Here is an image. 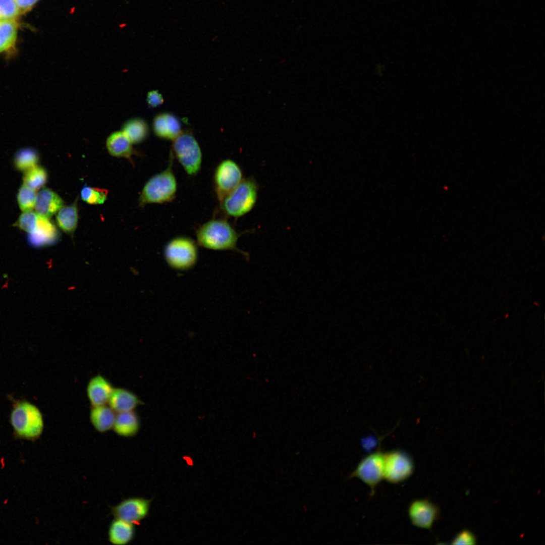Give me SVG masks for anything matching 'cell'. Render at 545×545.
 <instances>
[{"label":"cell","instance_id":"6da1fadb","mask_svg":"<svg viewBox=\"0 0 545 545\" xmlns=\"http://www.w3.org/2000/svg\"><path fill=\"white\" fill-rule=\"evenodd\" d=\"M241 234L224 218H213L200 226L196 230L197 243L201 246L213 250H233L249 259V254L237 248L238 240Z\"/></svg>","mask_w":545,"mask_h":545},{"label":"cell","instance_id":"7a4b0ae2","mask_svg":"<svg viewBox=\"0 0 545 545\" xmlns=\"http://www.w3.org/2000/svg\"><path fill=\"white\" fill-rule=\"evenodd\" d=\"M10 422L15 435L27 440H36L44 429L43 415L39 408L26 400H15L10 415Z\"/></svg>","mask_w":545,"mask_h":545},{"label":"cell","instance_id":"3957f363","mask_svg":"<svg viewBox=\"0 0 545 545\" xmlns=\"http://www.w3.org/2000/svg\"><path fill=\"white\" fill-rule=\"evenodd\" d=\"M173 158L171 151L167 167L152 176L145 183L139 197L141 206L149 204L169 203L175 198L178 183L173 170Z\"/></svg>","mask_w":545,"mask_h":545},{"label":"cell","instance_id":"277c9868","mask_svg":"<svg viewBox=\"0 0 545 545\" xmlns=\"http://www.w3.org/2000/svg\"><path fill=\"white\" fill-rule=\"evenodd\" d=\"M259 185L253 177L242 182L221 201L220 209L226 216L238 219L250 212L258 198Z\"/></svg>","mask_w":545,"mask_h":545},{"label":"cell","instance_id":"5b68a950","mask_svg":"<svg viewBox=\"0 0 545 545\" xmlns=\"http://www.w3.org/2000/svg\"><path fill=\"white\" fill-rule=\"evenodd\" d=\"M173 151L174 155L186 173L194 176L200 172L202 162L201 148L189 131H182L173 140Z\"/></svg>","mask_w":545,"mask_h":545},{"label":"cell","instance_id":"8992f818","mask_svg":"<svg viewBox=\"0 0 545 545\" xmlns=\"http://www.w3.org/2000/svg\"><path fill=\"white\" fill-rule=\"evenodd\" d=\"M197 247L191 238L177 236L170 240L164 248V255L169 265L178 270L192 267L197 258Z\"/></svg>","mask_w":545,"mask_h":545},{"label":"cell","instance_id":"52a82bcc","mask_svg":"<svg viewBox=\"0 0 545 545\" xmlns=\"http://www.w3.org/2000/svg\"><path fill=\"white\" fill-rule=\"evenodd\" d=\"M243 179L242 170L237 162L227 158L219 162L214 170L213 177L214 191L219 202Z\"/></svg>","mask_w":545,"mask_h":545},{"label":"cell","instance_id":"ba28073f","mask_svg":"<svg viewBox=\"0 0 545 545\" xmlns=\"http://www.w3.org/2000/svg\"><path fill=\"white\" fill-rule=\"evenodd\" d=\"M384 463L385 453L378 449L361 460L349 477L358 478L367 485L372 496L384 479Z\"/></svg>","mask_w":545,"mask_h":545},{"label":"cell","instance_id":"9c48e42d","mask_svg":"<svg viewBox=\"0 0 545 545\" xmlns=\"http://www.w3.org/2000/svg\"><path fill=\"white\" fill-rule=\"evenodd\" d=\"M414 464L412 457L400 450L385 453L384 479L393 484L401 483L413 474Z\"/></svg>","mask_w":545,"mask_h":545},{"label":"cell","instance_id":"30bf717a","mask_svg":"<svg viewBox=\"0 0 545 545\" xmlns=\"http://www.w3.org/2000/svg\"><path fill=\"white\" fill-rule=\"evenodd\" d=\"M150 501L142 498H129L112 507L111 513L115 518L133 524L138 523L147 515Z\"/></svg>","mask_w":545,"mask_h":545},{"label":"cell","instance_id":"8fae6325","mask_svg":"<svg viewBox=\"0 0 545 545\" xmlns=\"http://www.w3.org/2000/svg\"><path fill=\"white\" fill-rule=\"evenodd\" d=\"M439 513L438 506L426 499L413 500L408 508V515L411 524L421 529H430Z\"/></svg>","mask_w":545,"mask_h":545},{"label":"cell","instance_id":"7c38bea8","mask_svg":"<svg viewBox=\"0 0 545 545\" xmlns=\"http://www.w3.org/2000/svg\"><path fill=\"white\" fill-rule=\"evenodd\" d=\"M110 381L101 374L92 376L86 387V394L91 406L106 404L114 389Z\"/></svg>","mask_w":545,"mask_h":545},{"label":"cell","instance_id":"4fadbf2b","mask_svg":"<svg viewBox=\"0 0 545 545\" xmlns=\"http://www.w3.org/2000/svg\"><path fill=\"white\" fill-rule=\"evenodd\" d=\"M152 128L158 138L173 140L182 132L181 125L178 118L169 113H162L153 119Z\"/></svg>","mask_w":545,"mask_h":545},{"label":"cell","instance_id":"5bb4252c","mask_svg":"<svg viewBox=\"0 0 545 545\" xmlns=\"http://www.w3.org/2000/svg\"><path fill=\"white\" fill-rule=\"evenodd\" d=\"M58 238L55 226L48 218L39 215L34 231L29 234L28 241L33 246L42 247L52 244Z\"/></svg>","mask_w":545,"mask_h":545},{"label":"cell","instance_id":"9a60e30c","mask_svg":"<svg viewBox=\"0 0 545 545\" xmlns=\"http://www.w3.org/2000/svg\"><path fill=\"white\" fill-rule=\"evenodd\" d=\"M63 206L62 198L48 188H44L37 194L34 208L36 212L42 216L49 219Z\"/></svg>","mask_w":545,"mask_h":545},{"label":"cell","instance_id":"2e32d148","mask_svg":"<svg viewBox=\"0 0 545 545\" xmlns=\"http://www.w3.org/2000/svg\"><path fill=\"white\" fill-rule=\"evenodd\" d=\"M142 404L136 394L123 388H114L108 401V405L116 413L134 410Z\"/></svg>","mask_w":545,"mask_h":545},{"label":"cell","instance_id":"e0dca14e","mask_svg":"<svg viewBox=\"0 0 545 545\" xmlns=\"http://www.w3.org/2000/svg\"><path fill=\"white\" fill-rule=\"evenodd\" d=\"M140 426L138 414L132 410L117 413L113 429L120 437L130 438L137 434Z\"/></svg>","mask_w":545,"mask_h":545},{"label":"cell","instance_id":"ac0fdd59","mask_svg":"<svg viewBox=\"0 0 545 545\" xmlns=\"http://www.w3.org/2000/svg\"><path fill=\"white\" fill-rule=\"evenodd\" d=\"M116 414L108 405L91 406L89 419L97 431L104 433L113 429Z\"/></svg>","mask_w":545,"mask_h":545},{"label":"cell","instance_id":"d6986e66","mask_svg":"<svg viewBox=\"0 0 545 545\" xmlns=\"http://www.w3.org/2000/svg\"><path fill=\"white\" fill-rule=\"evenodd\" d=\"M135 535L134 524L124 520L115 518L109 526L108 538L113 544H127L134 539Z\"/></svg>","mask_w":545,"mask_h":545},{"label":"cell","instance_id":"ffe728a7","mask_svg":"<svg viewBox=\"0 0 545 545\" xmlns=\"http://www.w3.org/2000/svg\"><path fill=\"white\" fill-rule=\"evenodd\" d=\"M19 24L16 19L0 20V53L10 55L16 50Z\"/></svg>","mask_w":545,"mask_h":545},{"label":"cell","instance_id":"44dd1931","mask_svg":"<svg viewBox=\"0 0 545 545\" xmlns=\"http://www.w3.org/2000/svg\"><path fill=\"white\" fill-rule=\"evenodd\" d=\"M133 143L121 130L112 133L106 140V148L113 156L130 158L134 153Z\"/></svg>","mask_w":545,"mask_h":545},{"label":"cell","instance_id":"7402d4cb","mask_svg":"<svg viewBox=\"0 0 545 545\" xmlns=\"http://www.w3.org/2000/svg\"><path fill=\"white\" fill-rule=\"evenodd\" d=\"M121 131L133 144H138L145 140L149 133V128L144 120L134 118L126 121L123 124Z\"/></svg>","mask_w":545,"mask_h":545},{"label":"cell","instance_id":"603a6c76","mask_svg":"<svg viewBox=\"0 0 545 545\" xmlns=\"http://www.w3.org/2000/svg\"><path fill=\"white\" fill-rule=\"evenodd\" d=\"M78 212L77 202L63 206L58 212L56 220L58 226L64 232L71 234L75 231L78 223Z\"/></svg>","mask_w":545,"mask_h":545},{"label":"cell","instance_id":"cb8c5ba5","mask_svg":"<svg viewBox=\"0 0 545 545\" xmlns=\"http://www.w3.org/2000/svg\"><path fill=\"white\" fill-rule=\"evenodd\" d=\"M47 178V174L45 170L41 167L36 166L25 171L23 184L36 190L45 184Z\"/></svg>","mask_w":545,"mask_h":545},{"label":"cell","instance_id":"d4e9b609","mask_svg":"<svg viewBox=\"0 0 545 545\" xmlns=\"http://www.w3.org/2000/svg\"><path fill=\"white\" fill-rule=\"evenodd\" d=\"M38 155L36 151L29 148L18 151L14 158L16 168L20 171H26L37 166Z\"/></svg>","mask_w":545,"mask_h":545},{"label":"cell","instance_id":"484cf974","mask_svg":"<svg viewBox=\"0 0 545 545\" xmlns=\"http://www.w3.org/2000/svg\"><path fill=\"white\" fill-rule=\"evenodd\" d=\"M37 194L35 190L23 185L19 190L17 200L21 210L24 212L32 211L34 208Z\"/></svg>","mask_w":545,"mask_h":545},{"label":"cell","instance_id":"4316f807","mask_svg":"<svg viewBox=\"0 0 545 545\" xmlns=\"http://www.w3.org/2000/svg\"><path fill=\"white\" fill-rule=\"evenodd\" d=\"M108 191L105 189L84 186L81 191V197L90 204H100L106 199Z\"/></svg>","mask_w":545,"mask_h":545},{"label":"cell","instance_id":"83f0119b","mask_svg":"<svg viewBox=\"0 0 545 545\" xmlns=\"http://www.w3.org/2000/svg\"><path fill=\"white\" fill-rule=\"evenodd\" d=\"M39 214L32 211L24 212L19 217L17 226L29 234L32 233L37 226Z\"/></svg>","mask_w":545,"mask_h":545},{"label":"cell","instance_id":"f1b7e54d","mask_svg":"<svg viewBox=\"0 0 545 545\" xmlns=\"http://www.w3.org/2000/svg\"><path fill=\"white\" fill-rule=\"evenodd\" d=\"M20 15L14 0H0V20L15 19Z\"/></svg>","mask_w":545,"mask_h":545},{"label":"cell","instance_id":"f546056e","mask_svg":"<svg viewBox=\"0 0 545 545\" xmlns=\"http://www.w3.org/2000/svg\"><path fill=\"white\" fill-rule=\"evenodd\" d=\"M476 539L474 534L469 530H463L452 539V544H475Z\"/></svg>","mask_w":545,"mask_h":545},{"label":"cell","instance_id":"4dcf8cb0","mask_svg":"<svg viewBox=\"0 0 545 545\" xmlns=\"http://www.w3.org/2000/svg\"><path fill=\"white\" fill-rule=\"evenodd\" d=\"M146 100L149 107L153 108L161 105L164 101L162 95L157 90H151L148 92Z\"/></svg>","mask_w":545,"mask_h":545},{"label":"cell","instance_id":"1f68e13d","mask_svg":"<svg viewBox=\"0 0 545 545\" xmlns=\"http://www.w3.org/2000/svg\"><path fill=\"white\" fill-rule=\"evenodd\" d=\"M17 5L20 15L29 12L38 0H14Z\"/></svg>","mask_w":545,"mask_h":545},{"label":"cell","instance_id":"d6a6232c","mask_svg":"<svg viewBox=\"0 0 545 545\" xmlns=\"http://www.w3.org/2000/svg\"><path fill=\"white\" fill-rule=\"evenodd\" d=\"M361 442L362 445L364 448L370 449L376 445L377 439L373 436H369L363 438Z\"/></svg>","mask_w":545,"mask_h":545}]
</instances>
